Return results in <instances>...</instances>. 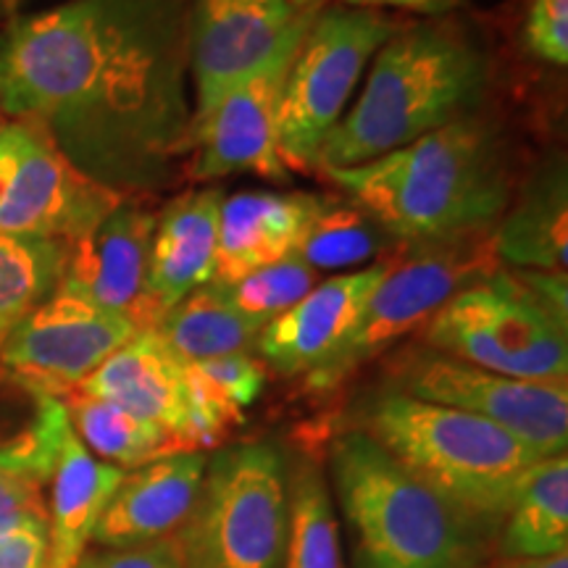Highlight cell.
<instances>
[{"label": "cell", "mask_w": 568, "mask_h": 568, "mask_svg": "<svg viewBox=\"0 0 568 568\" xmlns=\"http://www.w3.org/2000/svg\"><path fill=\"white\" fill-rule=\"evenodd\" d=\"M190 0H69L0 24V111L51 132L122 197L180 180L190 159Z\"/></svg>", "instance_id": "cell-1"}, {"label": "cell", "mask_w": 568, "mask_h": 568, "mask_svg": "<svg viewBox=\"0 0 568 568\" xmlns=\"http://www.w3.org/2000/svg\"><path fill=\"white\" fill-rule=\"evenodd\" d=\"M322 174L403 245L493 232L510 205L503 140L477 113L400 151Z\"/></svg>", "instance_id": "cell-2"}, {"label": "cell", "mask_w": 568, "mask_h": 568, "mask_svg": "<svg viewBox=\"0 0 568 568\" xmlns=\"http://www.w3.org/2000/svg\"><path fill=\"white\" fill-rule=\"evenodd\" d=\"M372 61L358 101L318 153V174L361 166L471 116L489 88V55L453 13L406 24Z\"/></svg>", "instance_id": "cell-3"}, {"label": "cell", "mask_w": 568, "mask_h": 568, "mask_svg": "<svg viewBox=\"0 0 568 568\" xmlns=\"http://www.w3.org/2000/svg\"><path fill=\"white\" fill-rule=\"evenodd\" d=\"M326 460L353 568H474L487 558L495 527L439 497L364 432H339Z\"/></svg>", "instance_id": "cell-4"}, {"label": "cell", "mask_w": 568, "mask_h": 568, "mask_svg": "<svg viewBox=\"0 0 568 568\" xmlns=\"http://www.w3.org/2000/svg\"><path fill=\"white\" fill-rule=\"evenodd\" d=\"M347 429L364 432L439 497L495 529L518 481L545 458L503 426L385 387L355 403Z\"/></svg>", "instance_id": "cell-5"}, {"label": "cell", "mask_w": 568, "mask_h": 568, "mask_svg": "<svg viewBox=\"0 0 568 568\" xmlns=\"http://www.w3.org/2000/svg\"><path fill=\"white\" fill-rule=\"evenodd\" d=\"M182 568H284L290 474L274 443H245L209 458L193 514L174 535Z\"/></svg>", "instance_id": "cell-6"}, {"label": "cell", "mask_w": 568, "mask_h": 568, "mask_svg": "<svg viewBox=\"0 0 568 568\" xmlns=\"http://www.w3.org/2000/svg\"><path fill=\"white\" fill-rule=\"evenodd\" d=\"M500 268L493 232L466 234L443 243L400 245L387 272L361 311L358 322L335 355L305 376L311 393H332L347 376L385 355L403 337L422 332L453 295Z\"/></svg>", "instance_id": "cell-7"}, {"label": "cell", "mask_w": 568, "mask_h": 568, "mask_svg": "<svg viewBox=\"0 0 568 568\" xmlns=\"http://www.w3.org/2000/svg\"><path fill=\"white\" fill-rule=\"evenodd\" d=\"M382 11L324 3L290 63L280 103L276 151L287 172H316L326 138L343 122L347 101L376 51L403 30Z\"/></svg>", "instance_id": "cell-8"}, {"label": "cell", "mask_w": 568, "mask_h": 568, "mask_svg": "<svg viewBox=\"0 0 568 568\" xmlns=\"http://www.w3.org/2000/svg\"><path fill=\"white\" fill-rule=\"evenodd\" d=\"M422 343L510 379L568 382V324L506 266L453 295Z\"/></svg>", "instance_id": "cell-9"}, {"label": "cell", "mask_w": 568, "mask_h": 568, "mask_svg": "<svg viewBox=\"0 0 568 568\" xmlns=\"http://www.w3.org/2000/svg\"><path fill=\"white\" fill-rule=\"evenodd\" d=\"M382 387L493 422L545 458L566 453L568 382L510 379L418 343L389 355Z\"/></svg>", "instance_id": "cell-10"}, {"label": "cell", "mask_w": 568, "mask_h": 568, "mask_svg": "<svg viewBox=\"0 0 568 568\" xmlns=\"http://www.w3.org/2000/svg\"><path fill=\"white\" fill-rule=\"evenodd\" d=\"M122 195L92 182L32 119L0 124V234L71 245Z\"/></svg>", "instance_id": "cell-11"}, {"label": "cell", "mask_w": 568, "mask_h": 568, "mask_svg": "<svg viewBox=\"0 0 568 568\" xmlns=\"http://www.w3.org/2000/svg\"><path fill=\"white\" fill-rule=\"evenodd\" d=\"M316 13L303 19L258 67L226 90L203 122L193 124L190 159L182 172L187 180L213 182L234 174H255L280 184L293 180L276 151V126L290 63Z\"/></svg>", "instance_id": "cell-12"}, {"label": "cell", "mask_w": 568, "mask_h": 568, "mask_svg": "<svg viewBox=\"0 0 568 568\" xmlns=\"http://www.w3.org/2000/svg\"><path fill=\"white\" fill-rule=\"evenodd\" d=\"M134 332L126 318L59 284L13 326L0 347V364L38 393L63 400Z\"/></svg>", "instance_id": "cell-13"}, {"label": "cell", "mask_w": 568, "mask_h": 568, "mask_svg": "<svg viewBox=\"0 0 568 568\" xmlns=\"http://www.w3.org/2000/svg\"><path fill=\"white\" fill-rule=\"evenodd\" d=\"M318 9L322 6H301L295 0H190L187 71L195 84L193 124L203 122L226 90Z\"/></svg>", "instance_id": "cell-14"}, {"label": "cell", "mask_w": 568, "mask_h": 568, "mask_svg": "<svg viewBox=\"0 0 568 568\" xmlns=\"http://www.w3.org/2000/svg\"><path fill=\"white\" fill-rule=\"evenodd\" d=\"M155 213L145 197H122L84 237L67 245L63 287L84 301L151 332L145 305V276Z\"/></svg>", "instance_id": "cell-15"}, {"label": "cell", "mask_w": 568, "mask_h": 568, "mask_svg": "<svg viewBox=\"0 0 568 568\" xmlns=\"http://www.w3.org/2000/svg\"><path fill=\"white\" fill-rule=\"evenodd\" d=\"M389 255L358 272L337 274L316 284L303 301L266 324L255 343V355L264 366L287 379H305L324 366L351 335L368 295L387 272Z\"/></svg>", "instance_id": "cell-16"}, {"label": "cell", "mask_w": 568, "mask_h": 568, "mask_svg": "<svg viewBox=\"0 0 568 568\" xmlns=\"http://www.w3.org/2000/svg\"><path fill=\"white\" fill-rule=\"evenodd\" d=\"M209 456L184 450L124 474L111 495L92 542L101 548H134L174 537L193 514Z\"/></svg>", "instance_id": "cell-17"}, {"label": "cell", "mask_w": 568, "mask_h": 568, "mask_svg": "<svg viewBox=\"0 0 568 568\" xmlns=\"http://www.w3.org/2000/svg\"><path fill=\"white\" fill-rule=\"evenodd\" d=\"M222 201V187H193L155 213L145 276L151 329L166 311L213 280Z\"/></svg>", "instance_id": "cell-18"}, {"label": "cell", "mask_w": 568, "mask_h": 568, "mask_svg": "<svg viewBox=\"0 0 568 568\" xmlns=\"http://www.w3.org/2000/svg\"><path fill=\"white\" fill-rule=\"evenodd\" d=\"M314 193L243 190L219 209V243L213 280L234 284L243 276L295 255L305 226L318 209Z\"/></svg>", "instance_id": "cell-19"}, {"label": "cell", "mask_w": 568, "mask_h": 568, "mask_svg": "<svg viewBox=\"0 0 568 568\" xmlns=\"http://www.w3.org/2000/svg\"><path fill=\"white\" fill-rule=\"evenodd\" d=\"M77 389L116 403L130 414L166 429L182 450H193L184 364L169 353L153 332H134Z\"/></svg>", "instance_id": "cell-20"}, {"label": "cell", "mask_w": 568, "mask_h": 568, "mask_svg": "<svg viewBox=\"0 0 568 568\" xmlns=\"http://www.w3.org/2000/svg\"><path fill=\"white\" fill-rule=\"evenodd\" d=\"M124 468L98 460L69 429L51 471L45 568H74L88 552L111 495L122 485Z\"/></svg>", "instance_id": "cell-21"}, {"label": "cell", "mask_w": 568, "mask_h": 568, "mask_svg": "<svg viewBox=\"0 0 568 568\" xmlns=\"http://www.w3.org/2000/svg\"><path fill=\"white\" fill-rule=\"evenodd\" d=\"M500 266L566 274L568 266V180L566 161L552 159L527 182L493 230Z\"/></svg>", "instance_id": "cell-22"}, {"label": "cell", "mask_w": 568, "mask_h": 568, "mask_svg": "<svg viewBox=\"0 0 568 568\" xmlns=\"http://www.w3.org/2000/svg\"><path fill=\"white\" fill-rule=\"evenodd\" d=\"M69 429L59 397L38 393L0 364V468L45 485Z\"/></svg>", "instance_id": "cell-23"}, {"label": "cell", "mask_w": 568, "mask_h": 568, "mask_svg": "<svg viewBox=\"0 0 568 568\" xmlns=\"http://www.w3.org/2000/svg\"><path fill=\"white\" fill-rule=\"evenodd\" d=\"M500 552L508 560L568 552V460L539 458L518 481L503 516Z\"/></svg>", "instance_id": "cell-24"}, {"label": "cell", "mask_w": 568, "mask_h": 568, "mask_svg": "<svg viewBox=\"0 0 568 568\" xmlns=\"http://www.w3.org/2000/svg\"><path fill=\"white\" fill-rule=\"evenodd\" d=\"M151 332L180 364H201L222 355L255 353L261 326L234 308L224 284L209 282L166 311Z\"/></svg>", "instance_id": "cell-25"}, {"label": "cell", "mask_w": 568, "mask_h": 568, "mask_svg": "<svg viewBox=\"0 0 568 568\" xmlns=\"http://www.w3.org/2000/svg\"><path fill=\"white\" fill-rule=\"evenodd\" d=\"M403 243L347 195H322L295 255L316 272H358Z\"/></svg>", "instance_id": "cell-26"}, {"label": "cell", "mask_w": 568, "mask_h": 568, "mask_svg": "<svg viewBox=\"0 0 568 568\" xmlns=\"http://www.w3.org/2000/svg\"><path fill=\"white\" fill-rule=\"evenodd\" d=\"M61 403L67 408L74 435L103 464L132 471V468L172 456V453H184L166 429L130 414L116 403L103 400V397H92L74 389Z\"/></svg>", "instance_id": "cell-27"}, {"label": "cell", "mask_w": 568, "mask_h": 568, "mask_svg": "<svg viewBox=\"0 0 568 568\" xmlns=\"http://www.w3.org/2000/svg\"><path fill=\"white\" fill-rule=\"evenodd\" d=\"M284 568H345L343 524L322 466L301 458L290 474V545Z\"/></svg>", "instance_id": "cell-28"}, {"label": "cell", "mask_w": 568, "mask_h": 568, "mask_svg": "<svg viewBox=\"0 0 568 568\" xmlns=\"http://www.w3.org/2000/svg\"><path fill=\"white\" fill-rule=\"evenodd\" d=\"M63 266V243L0 234V347L21 318L55 293Z\"/></svg>", "instance_id": "cell-29"}, {"label": "cell", "mask_w": 568, "mask_h": 568, "mask_svg": "<svg viewBox=\"0 0 568 568\" xmlns=\"http://www.w3.org/2000/svg\"><path fill=\"white\" fill-rule=\"evenodd\" d=\"M318 284V272L311 268L297 255L276 261L272 266L258 268V272L243 276L240 282L224 284L234 308L243 314L247 322L264 329L284 311H290L297 301H303Z\"/></svg>", "instance_id": "cell-30"}, {"label": "cell", "mask_w": 568, "mask_h": 568, "mask_svg": "<svg viewBox=\"0 0 568 568\" xmlns=\"http://www.w3.org/2000/svg\"><path fill=\"white\" fill-rule=\"evenodd\" d=\"M521 40L531 59L564 69L568 63V0H529Z\"/></svg>", "instance_id": "cell-31"}, {"label": "cell", "mask_w": 568, "mask_h": 568, "mask_svg": "<svg viewBox=\"0 0 568 568\" xmlns=\"http://www.w3.org/2000/svg\"><path fill=\"white\" fill-rule=\"evenodd\" d=\"M195 366L201 368L213 385H216L219 393L240 410L251 408L253 403L264 395L268 368L255 353L222 355V358L201 361V364Z\"/></svg>", "instance_id": "cell-32"}, {"label": "cell", "mask_w": 568, "mask_h": 568, "mask_svg": "<svg viewBox=\"0 0 568 568\" xmlns=\"http://www.w3.org/2000/svg\"><path fill=\"white\" fill-rule=\"evenodd\" d=\"M27 521H48V503L38 479L0 468V535Z\"/></svg>", "instance_id": "cell-33"}, {"label": "cell", "mask_w": 568, "mask_h": 568, "mask_svg": "<svg viewBox=\"0 0 568 568\" xmlns=\"http://www.w3.org/2000/svg\"><path fill=\"white\" fill-rule=\"evenodd\" d=\"M74 568H182L176 539L134 545V548H95L88 550Z\"/></svg>", "instance_id": "cell-34"}, {"label": "cell", "mask_w": 568, "mask_h": 568, "mask_svg": "<svg viewBox=\"0 0 568 568\" xmlns=\"http://www.w3.org/2000/svg\"><path fill=\"white\" fill-rule=\"evenodd\" d=\"M48 521H27L0 535V568H45Z\"/></svg>", "instance_id": "cell-35"}, {"label": "cell", "mask_w": 568, "mask_h": 568, "mask_svg": "<svg viewBox=\"0 0 568 568\" xmlns=\"http://www.w3.org/2000/svg\"><path fill=\"white\" fill-rule=\"evenodd\" d=\"M337 3L351 6V9H368V11H382V9H397L406 13H424L429 19L450 17L456 13L464 0H337Z\"/></svg>", "instance_id": "cell-36"}, {"label": "cell", "mask_w": 568, "mask_h": 568, "mask_svg": "<svg viewBox=\"0 0 568 568\" xmlns=\"http://www.w3.org/2000/svg\"><path fill=\"white\" fill-rule=\"evenodd\" d=\"M500 568H568V556L566 552H558V556H548V558L508 560V564Z\"/></svg>", "instance_id": "cell-37"}, {"label": "cell", "mask_w": 568, "mask_h": 568, "mask_svg": "<svg viewBox=\"0 0 568 568\" xmlns=\"http://www.w3.org/2000/svg\"><path fill=\"white\" fill-rule=\"evenodd\" d=\"M17 6L19 0H0V24L17 17Z\"/></svg>", "instance_id": "cell-38"}, {"label": "cell", "mask_w": 568, "mask_h": 568, "mask_svg": "<svg viewBox=\"0 0 568 568\" xmlns=\"http://www.w3.org/2000/svg\"><path fill=\"white\" fill-rule=\"evenodd\" d=\"M295 3H301V6H324L326 0H295Z\"/></svg>", "instance_id": "cell-39"}]
</instances>
